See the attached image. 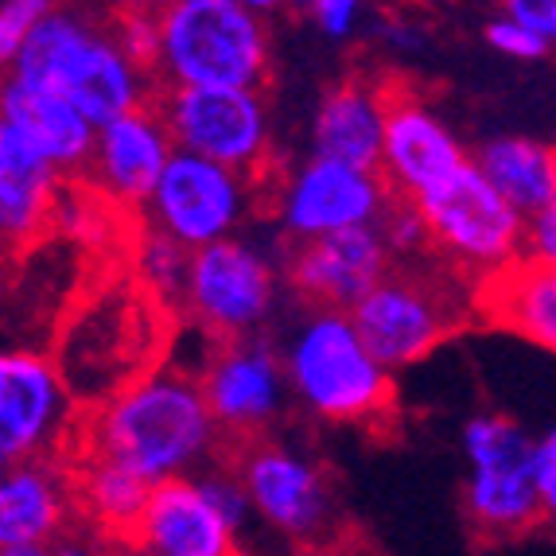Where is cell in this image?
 <instances>
[{"mask_svg": "<svg viewBox=\"0 0 556 556\" xmlns=\"http://www.w3.org/2000/svg\"><path fill=\"white\" fill-rule=\"evenodd\" d=\"M366 9H370V0H316V9L307 12V16L316 20V28L327 39L343 43V39L358 36Z\"/></svg>", "mask_w": 556, "mask_h": 556, "instance_id": "obj_31", "label": "cell"}, {"mask_svg": "<svg viewBox=\"0 0 556 556\" xmlns=\"http://www.w3.org/2000/svg\"><path fill=\"white\" fill-rule=\"evenodd\" d=\"M464 521L479 548L514 545L545 526L538 491V440L506 413H475L464 425Z\"/></svg>", "mask_w": 556, "mask_h": 556, "instance_id": "obj_5", "label": "cell"}, {"mask_svg": "<svg viewBox=\"0 0 556 556\" xmlns=\"http://www.w3.org/2000/svg\"><path fill=\"white\" fill-rule=\"evenodd\" d=\"M381 233L390 241L393 257H401V261H417V257H425V253H432L428 223H425V214L417 211V203L397 199V203L390 206V214H386V223H381Z\"/></svg>", "mask_w": 556, "mask_h": 556, "instance_id": "obj_27", "label": "cell"}, {"mask_svg": "<svg viewBox=\"0 0 556 556\" xmlns=\"http://www.w3.org/2000/svg\"><path fill=\"white\" fill-rule=\"evenodd\" d=\"M393 261L397 257L381 226H362V230H343L296 245L288 253L285 280L312 307L354 312L366 292L393 269Z\"/></svg>", "mask_w": 556, "mask_h": 556, "instance_id": "obj_15", "label": "cell"}, {"mask_svg": "<svg viewBox=\"0 0 556 556\" xmlns=\"http://www.w3.org/2000/svg\"><path fill=\"white\" fill-rule=\"evenodd\" d=\"M75 405L55 362L39 351L0 358V459L4 467L63 455L75 437Z\"/></svg>", "mask_w": 556, "mask_h": 556, "instance_id": "obj_13", "label": "cell"}, {"mask_svg": "<svg viewBox=\"0 0 556 556\" xmlns=\"http://www.w3.org/2000/svg\"><path fill=\"white\" fill-rule=\"evenodd\" d=\"M223 467L238 475L250 506L269 521L277 533L307 545V553L331 548L343 541L334 533L331 482L316 459L292 452L288 444L261 437L253 444L226 447Z\"/></svg>", "mask_w": 556, "mask_h": 556, "instance_id": "obj_9", "label": "cell"}, {"mask_svg": "<svg viewBox=\"0 0 556 556\" xmlns=\"http://www.w3.org/2000/svg\"><path fill=\"white\" fill-rule=\"evenodd\" d=\"M9 83L59 93L102 129L121 113L144 110L160 78L121 47L117 31L93 16L59 9L47 16L9 63Z\"/></svg>", "mask_w": 556, "mask_h": 556, "instance_id": "obj_2", "label": "cell"}, {"mask_svg": "<svg viewBox=\"0 0 556 556\" xmlns=\"http://www.w3.org/2000/svg\"><path fill=\"white\" fill-rule=\"evenodd\" d=\"M381 43L390 47V51H397V55H417V51H425L428 36L420 24H413V20H386L381 24Z\"/></svg>", "mask_w": 556, "mask_h": 556, "instance_id": "obj_34", "label": "cell"}, {"mask_svg": "<svg viewBox=\"0 0 556 556\" xmlns=\"http://www.w3.org/2000/svg\"><path fill=\"white\" fill-rule=\"evenodd\" d=\"M78 529L75 486L63 455L4 467L0 482V545H55Z\"/></svg>", "mask_w": 556, "mask_h": 556, "instance_id": "obj_19", "label": "cell"}, {"mask_svg": "<svg viewBox=\"0 0 556 556\" xmlns=\"http://www.w3.org/2000/svg\"><path fill=\"white\" fill-rule=\"evenodd\" d=\"M4 556H55L51 545H16V548H4Z\"/></svg>", "mask_w": 556, "mask_h": 556, "instance_id": "obj_37", "label": "cell"}, {"mask_svg": "<svg viewBox=\"0 0 556 556\" xmlns=\"http://www.w3.org/2000/svg\"><path fill=\"white\" fill-rule=\"evenodd\" d=\"M176 152V137L167 129L160 105H144V110L105 121L98 129V144H93L86 179H90V187L102 191V199L140 211L164 179Z\"/></svg>", "mask_w": 556, "mask_h": 556, "instance_id": "obj_17", "label": "cell"}, {"mask_svg": "<svg viewBox=\"0 0 556 556\" xmlns=\"http://www.w3.org/2000/svg\"><path fill=\"white\" fill-rule=\"evenodd\" d=\"M502 12L556 47V0H502Z\"/></svg>", "mask_w": 556, "mask_h": 556, "instance_id": "obj_32", "label": "cell"}, {"mask_svg": "<svg viewBox=\"0 0 556 556\" xmlns=\"http://www.w3.org/2000/svg\"><path fill=\"white\" fill-rule=\"evenodd\" d=\"M486 43H491L502 59H518V63H538V59H545L548 51H553L538 31H529L526 24H518V20L506 16V12L486 24Z\"/></svg>", "mask_w": 556, "mask_h": 556, "instance_id": "obj_30", "label": "cell"}, {"mask_svg": "<svg viewBox=\"0 0 556 556\" xmlns=\"http://www.w3.org/2000/svg\"><path fill=\"white\" fill-rule=\"evenodd\" d=\"M304 556H316V553H304Z\"/></svg>", "mask_w": 556, "mask_h": 556, "instance_id": "obj_41", "label": "cell"}, {"mask_svg": "<svg viewBox=\"0 0 556 556\" xmlns=\"http://www.w3.org/2000/svg\"><path fill=\"white\" fill-rule=\"evenodd\" d=\"M187 269H191V253L184 245H176L164 233L149 230L137 245V273L149 285V292H156L160 300H184Z\"/></svg>", "mask_w": 556, "mask_h": 556, "instance_id": "obj_26", "label": "cell"}, {"mask_svg": "<svg viewBox=\"0 0 556 556\" xmlns=\"http://www.w3.org/2000/svg\"><path fill=\"white\" fill-rule=\"evenodd\" d=\"M59 12V0H0V55L12 63L24 39Z\"/></svg>", "mask_w": 556, "mask_h": 556, "instance_id": "obj_28", "label": "cell"}, {"mask_svg": "<svg viewBox=\"0 0 556 556\" xmlns=\"http://www.w3.org/2000/svg\"><path fill=\"white\" fill-rule=\"evenodd\" d=\"M464 164H471V156L459 144V137L444 125V117L413 90L393 86L386 144H381L378 164L393 195L417 203L432 187L452 179Z\"/></svg>", "mask_w": 556, "mask_h": 556, "instance_id": "obj_16", "label": "cell"}, {"mask_svg": "<svg viewBox=\"0 0 556 556\" xmlns=\"http://www.w3.org/2000/svg\"><path fill=\"white\" fill-rule=\"evenodd\" d=\"M397 195L378 167L343 164L331 156L300 160L273 191V218L292 245L331 238L343 230L381 226Z\"/></svg>", "mask_w": 556, "mask_h": 556, "instance_id": "obj_10", "label": "cell"}, {"mask_svg": "<svg viewBox=\"0 0 556 556\" xmlns=\"http://www.w3.org/2000/svg\"><path fill=\"white\" fill-rule=\"evenodd\" d=\"M288 9H296V12H312V9H316V0H288Z\"/></svg>", "mask_w": 556, "mask_h": 556, "instance_id": "obj_39", "label": "cell"}, {"mask_svg": "<svg viewBox=\"0 0 556 556\" xmlns=\"http://www.w3.org/2000/svg\"><path fill=\"white\" fill-rule=\"evenodd\" d=\"M113 31H117L121 47H125L140 66H149L152 71V63H156V47H160L156 9H149V4H129V9L113 20ZM152 75H156V71H152Z\"/></svg>", "mask_w": 556, "mask_h": 556, "instance_id": "obj_29", "label": "cell"}, {"mask_svg": "<svg viewBox=\"0 0 556 556\" xmlns=\"http://www.w3.org/2000/svg\"><path fill=\"white\" fill-rule=\"evenodd\" d=\"M390 98L393 86H381L366 75L331 86L312 121L316 156L378 167L381 144H386V121H390Z\"/></svg>", "mask_w": 556, "mask_h": 556, "instance_id": "obj_21", "label": "cell"}, {"mask_svg": "<svg viewBox=\"0 0 556 556\" xmlns=\"http://www.w3.org/2000/svg\"><path fill=\"white\" fill-rule=\"evenodd\" d=\"M140 4H149V9H167V4H179V0H140Z\"/></svg>", "mask_w": 556, "mask_h": 556, "instance_id": "obj_40", "label": "cell"}, {"mask_svg": "<svg viewBox=\"0 0 556 556\" xmlns=\"http://www.w3.org/2000/svg\"><path fill=\"white\" fill-rule=\"evenodd\" d=\"M156 105L179 152L250 179L273 172V121L261 90H164Z\"/></svg>", "mask_w": 556, "mask_h": 556, "instance_id": "obj_12", "label": "cell"}, {"mask_svg": "<svg viewBox=\"0 0 556 556\" xmlns=\"http://www.w3.org/2000/svg\"><path fill=\"white\" fill-rule=\"evenodd\" d=\"M280 277L285 273H277L261 245H253L250 238H226L191 253L179 307L214 343L261 339L277 312Z\"/></svg>", "mask_w": 556, "mask_h": 556, "instance_id": "obj_8", "label": "cell"}, {"mask_svg": "<svg viewBox=\"0 0 556 556\" xmlns=\"http://www.w3.org/2000/svg\"><path fill=\"white\" fill-rule=\"evenodd\" d=\"M0 125L24 132L63 176H86L93 144H98V125L75 102L47 90H28L20 83H4Z\"/></svg>", "mask_w": 556, "mask_h": 556, "instance_id": "obj_23", "label": "cell"}, {"mask_svg": "<svg viewBox=\"0 0 556 556\" xmlns=\"http://www.w3.org/2000/svg\"><path fill=\"white\" fill-rule=\"evenodd\" d=\"M475 164L526 218L556 206V144L533 137H494L479 149Z\"/></svg>", "mask_w": 556, "mask_h": 556, "instance_id": "obj_25", "label": "cell"}, {"mask_svg": "<svg viewBox=\"0 0 556 556\" xmlns=\"http://www.w3.org/2000/svg\"><path fill=\"white\" fill-rule=\"evenodd\" d=\"M362 339L390 370L417 366L475 316V288H459V273L437 277L425 265H397L351 312Z\"/></svg>", "mask_w": 556, "mask_h": 556, "instance_id": "obj_6", "label": "cell"}, {"mask_svg": "<svg viewBox=\"0 0 556 556\" xmlns=\"http://www.w3.org/2000/svg\"><path fill=\"white\" fill-rule=\"evenodd\" d=\"M245 9L253 12V16H273V12H280L288 4V0H241Z\"/></svg>", "mask_w": 556, "mask_h": 556, "instance_id": "obj_36", "label": "cell"}, {"mask_svg": "<svg viewBox=\"0 0 556 556\" xmlns=\"http://www.w3.org/2000/svg\"><path fill=\"white\" fill-rule=\"evenodd\" d=\"M417 211L428 223L432 253L444 269L467 277V285H479L526 253L529 218L482 176L475 160L417 199Z\"/></svg>", "mask_w": 556, "mask_h": 556, "instance_id": "obj_7", "label": "cell"}, {"mask_svg": "<svg viewBox=\"0 0 556 556\" xmlns=\"http://www.w3.org/2000/svg\"><path fill=\"white\" fill-rule=\"evenodd\" d=\"M63 179V172L24 132L0 125V230L12 245H28L55 223Z\"/></svg>", "mask_w": 556, "mask_h": 556, "instance_id": "obj_22", "label": "cell"}, {"mask_svg": "<svg viewBox=\"0 0 556 556\" xmlns=\"http://www.w3.org/2000/svg\"><path fill=\"white\" fill-rule=\"evenodd\" d=\"M253 184L257 179L241 176L233 167L176 152L140 214L149 230L195 253L226 238H238V226L253 211Z\"/></svg>", "mask_w": 556, "mask_h": 556, "instance_id": "obj_11", "label": "cell"}, {"mask_svg": "<svg viewBox=\"0 0 556 556\" xmlns=\"http://www.w3.org/2000/svg\"><path fill=\"white\" fill-rule=\"evenodd\" d=\"M156 78L164 90H261L269 31L241 0H179L156 12Z\"/></svg>", "mask_w": 556, "mask_h": 556, "instance_id": "obj_4", "label": "cell"}, {"mask_svg": "<svg viewBox=\"0 0 556 556\" xmlns=\"http://www.w3.org/2000/svg\"><path fill=\"white\" fill-rule=\"evenodd\" d=\"M63 455H98L140 479L164 482L187 475L206 455H223V432L203 381L176 366H156L78 417Z\"/></svg>", "mask_w": 556, "mask_h": 556, "instance_id": "obj_1", "label": "cell"}, {"mask_svg": "<svg viewBox=\"0 0 556 556\" xmlns=\"http://www.w3.org/2000/svg\"><path fill=\"white\" fill-rule=\"evenodd\" d=\"M288 390L327 425H381L393 417V370L366 346L351 312L312 307L285 343Z\"/></svg>", "mask_w": 556, "mask_h": 556, "instance_id": "obj_3", "label": "cell"}, {"mask_svg": "<svg viewBox=\"0 0 556 556\" xmlns=\"http://www.w3.org/2000/svg\"><path fill=\"white\" fill-rule=\"evenodd\" d=\"M110 556H160V553H149V548H132V545H110Z\"/></svg>", "mask_w": 556, "mask_h": 556, "instance_id": "obj_38", "label": "cell"}, {"mask_svg": "<svg viewBox=\"0 0 556 556\" xmlns=\"http://www.w3.org/2000/svg\"><path fill=\"white\" fill-rule=\"evenodd\" d=\"M475 316L556 358V265L521 253L475 285Z\"/></svg>", "mask_w": 556, "mask_h": 556, "instance_id": "obj_20", "label": "cell"}, {"mask_svg": "<svg viewBox=\"0 0 556 556\" xmlns=\"http://www.w3.org/2000/svg\"><path fill=\"white\" fill-rule=\"evenodd\" d=\"M538 491L545 506V526L556 529V425L538 440Z\"/></svg>", "mask_w": 556, "mask_h": 556, "instance_id": "obj_33", "label": "cell"}, {"mask_svg": "<svg viewBox=\"0 0 556 556\" xmlns=\"http://www.w3.org/2000/svg\"><path fill=\"white\" fill-rule=\"evenodd\" d=\"M199 381H203L214 425L223 432V452L261 440L285 408V358L261 339L211 346Z\"/></svg>", "mask_w": 556, "mask_h": 556, "instance_id": "obj_14", "label": "cell"}, {"mask_svg": "<svg viewBox=\"0 0 556 556\" xmlns=\"http://www.w3.org/2000/svg\"><path fill=\"white\" fill-rule=\"evenodd\" d=\"M51 548H55V556H110V545L98 541L90 529H83V526H78L75 533H66L63 541H55Z\"/></svg>", "mask_w": 556, "mask_h": 556, "instance_id": "obj_35", "label": "cell"}, {"mask_svg": "<svg viewBox=\"0 0 556 556\" xmlns=\"http://www.w3.org/2000/svg\"><path fill=\"white\" fill-rule=\"evenodd\" d=\"M233 529L238 526L218 510L203 479L176 475L152 482L132 548H149L160 556H245L233 541Z\"/></svg>", "mask_w": 556, "mask_h": 556, "instance_id": "obj_18", "label": "cell"}, {"mask_svg": "<svg viewBox=\"0 0 556 556\" xmlns=\"http://www.w3.org/2000/svg\"><path fill=\"white\" fill-rule=\"evenodd\" d=\"M63 459L71 467L78 526L90 529L105 545H132L152 482L98 455H63Z\"/></svg>", "mask_w": 556, "mask_h": 556, "instance_id": "obj_24", "label": "cell"}]
</instances>
